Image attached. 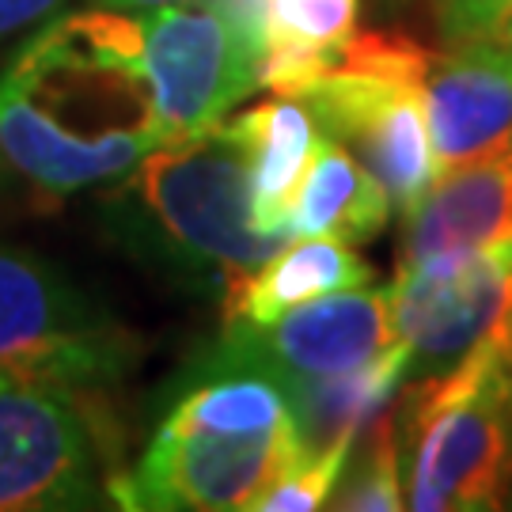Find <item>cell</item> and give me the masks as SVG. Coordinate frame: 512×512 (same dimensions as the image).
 Wrapping results in <instances>:
<instances>
[{
	"mask_svg": "<svg viewBox=\"0 0 512 512\" xmlns=\"http://www.w3.org/2000/svg\"><path fill=\"white\" fill-rule=\"evenodd\" d=\"M512 247V141L437 175L403 209L395 270H440Z\"/></svg>",
	"mask_w": 512,
	"mask_h": 512,
	"instance_id": "obj_12",
	"label": "cell"
},
{
	"mask_svg": "<svg viewBox=\"0 0 512 512\" xmlns=\"http://www.w3.org/2000/svg\"><path fill=\"white\" fill-rule=\"evenodd\" d=\"M505 509H512V478H509V490H505Z\"/></svg>",
	"mask_w": 512,
	"mask_h": 512,
	"instance_id": "obj_25",
	"label": "cell"
},
{
	"mask_svg": "<svg viewBox=\"0 0 512 512\" xmlns=\"http://www.w3.org/2000/svg\"><path fill=\"white\" fill-rule=\"evenodd\" d=\"M410 76L429 114L437 175L512 141V65L486 42L414 46Z\"/></svg>",
	"mask_w": 512,
	"mask_h": 512,
	"instance_id": "obj_11",
	"label": "cell"
},
{
	"mask_svg": "<svg viewBox=\"0 0 512 512\" xmlns=\"http://www.w3.org/2000/svg\"><path fill=\"white\" fill-rule=\"evenodd\" d=\"M160 145L137 12H57L0 73V156L46 202L114 183Z\"/></svg>",
	"mask_w": 512,
	"mask_h": 512,
	"instance_id": "obj_1",
	"label": "cell"
},
{
	"mask_svg": "<svg viewBox=\"0 0 512 512\" xmlns=\"http://www.w3.org/2000/svg\"><path fill=\"white\" fill-rule=\"evenodd\" d=\"M304 452L311 448L300 425L236 429L167 406L141 459L110 475V505L137 512L251 509Z\"/></svg>",
	"mask_w": 512,
	"mask_h": 512,
	"instance_id": "obj_6",
	"label": "cell"
},
{
	"mask_svg": "<svg viewBox=\"0 0 512 512\" xmlns=\"http://www.w3.org/2000/svg\"><path fill=\"white\" fill-rule=\"evenodd\" d=\"M421 4L433 19L440 42L459 46V42H478L512 0H421Z\"/></svg>",
	"mask_w": 512,
	"mask_h": 512,
	"instance_id": "obj_19",
	"label": "cell"
},
{
	"mask_svg": "<svg viewBox=\"0 0 512 512\" xmlns=\"http://www.w3.org/2000/svg\"><path fill=\"white\" fill-rule=\"evenodd\" d=\"M395 342L391 289H346L277 315L270 323L228 319L217 338L194 353L179 380L217 372H258L296 391L372 365Z\"/></svg>",
	"mask_w": 512,
	"mask_h": 512,
	"instance_id": "obj_8",
	"label": "cell"
},
{
	"mask_svg": "<svg viewBox=\"0 0 512 512\" xmlns=\"http://www.w3.org/2000/svg\"><path fill=\"white\" fill-rule=\"evenodd\" d=\"M148 84L167 141L220 126L236 103L262 88V42L220 0H175L141 8Z\"/></svg>",
	"mask_w": 512,
	"mask_h": 512,
	"instance_id": "obj_9",
	"label": "cell"
},
{
	"mask_svg": "<svg viewBox=\"0 0 512 512\" xmlns=\"http://www.w3.org/2000/svg\"><path fill=\"white\" fill-rule=\"evenodd\" d=\"M357 429H346L338 437H330L323 448H311L296 459L274 486H266L262 494L251 501V512H311L327 509L334 486L342 482L349 463V448H353Z\"/></svg>",
	"mask_w": 512,
	"mask_h": 512,
	"instance_id": "obj_18",
	"label": "cell"
},
{
	"mask_svg": "<svg viewBox=\"0 0 512 512\" xmlns=\"http://www.w3.org/2000/svg\"><path fill=\"white\" fill-rule=\"evenodd\" d=\"M247 148V183H251V217L262 232L293 239L285 228V209L293 202L308 160L319 141V122L293 95H277L270 103L228 118Z\"/></svg>",
	"mask_w": 512,
	"mask_h": 512,
	"instance_id": "obj_15",
	"label": "cell"
},
{
	"mask_svg": "<svg viewBox=\"0 0 512 512\" xmlns=\"http://www.w3.org/2000/svg\"><path fill=\"white\" fill-rule=\"evenodd\" d=\"M478 42L494 46L497 54H501V57H505V61L512 65V4L505 8V12H501V16L494 19V23H490V31H486V35L478 38Z\"/></svg>",
	"mask_w": 512,
	"mask_h": 512,
	"instance_id": "obj_21",
	"label": "cell"
},
{
	"mask_svg": "<svg viewBox=\"0 0 512 512\" xmlns=\"http://www.w3.org/2000/svg\"><path fill=\"white\" fill-rule=\"evenodd\" d=\"M69 4L73 0H0V42L46 23L50 16L65 12Z\"/></svg>",
	"mask_w": 512,
	"mask_h": 512,
	"instance_id": "obj_20",
	"label": "cell"
},
{
	"mask_svg": "<svg viewBox=\"0 0 512 512\" xmlns=\"http://www.w3.org/2000/svg\"><path fill=\"white\" fill-rule=\"evenodd\" d=\"M391 194L346 145L319 133L308 171L285 209L289 236H334L368 243L391 220Z\"/></svg>",
	"mask_w": 512,
	"mask_h": 512,
	"instance_id": "obj_14",
	"label": "cell"
},
{
	"mask_svg": "<svg viewBox=\"0 0 512 512\" xmlns=\"http://www.w3.org/2000/svg\"><path fill=\"white\" fill-rule=\"evenodd\" d=\"M403 4H410V0H384V8H391V12H395V8H403Z\"/></svg>",
	"mask_w": 512,
	"mask_h": 512,
	"instance_id": "obj_24",
	"label": "cell"
},
{
	"mask_svg": "<svg viewBox=\"0 0 512 512\" xmlns=\"http://www.w3.org/2000/svg\"><path fill=\"white\" fill-rule=\"evenodd\" d=\"M414 46L418 38L399 31L353 35L327 73L296 95L319 129L384 183L395 209L414 205L437 179L429 114L410 76Z\"/></svg>",
	"mask_w": 512,
	"mask_h": 512,
	"instance_id": "obj_5",
	"label": "cell"
},
{
	"mask_svg": "<svg viewBox=\"0 0 512 512\" xmlns=\"http://www.w3.org/2000/svg\"><path fill=\"white\" fill-rule=\"evenodd\" d=\"M4 186H8V164H4V156H0V194H4Z\"/></svg>",
	"mask_w": 512,
	"mask_h": 512,
	"instance_id": "obj_23",
	"label": "cell"
},
{
	"mask_svg": "<svg viewBox=\"0 0 512 512\" xmlns=\"http://www.w3.org/2000/svg\"><path fill=\"white\" fill-rule=\"evenodd\" d=\"M361 0H266L262 88L300 95L342 57L357 35Z\"/></svg>",
	"mask_w": 512,
	"mask_h": 512,
	"instance_id": "obj_16",
	"label": "cell"
},
{
	"mask_svg": "<svg viewBox=\"0 0 512 512\" xmlns=\"http://www.w3.org/2000/svg\"><path fill=\"white\" fill-rule=\"evenodd\" d=\"M346 482L334 486L330 509L342 512H399L406 509L403 490V463H399V437H395V421L391 414L380 418V425L368 437L365 456L357 459V467L346 463Z\"/></svg>",
	"mask_w": 512,
	"mask_h": 512,
	"instance_id": "obj_17",
	"label": "cell"
},
{
	"mask_svg": "<svg viewBox=\"0 0 512 512\" xmlns=\"http://www.w3.org/2000/svg\"><path fill=\"white\" fill-rule=\"evenodd\" d=\"M512 327L456 368L406 380L391 406L406 505L418 512L505 509L512 478Z\"/></svg>",
	"mask_w": 512,
	"mask_h": 512,
	"instance_id": "obj_3",
	"label": "cell"
},
{
	"mask_svg": "<svg viewBox=\"0 0 512 512\" xmlns=\"http://www.w3.org/2000/svg\"><path fill=\"white\" fill-rule=\"evenodd\" d=\"M391 323L410 349L406 380L456 368L478 342L512 327V247L440 270H395Z\"/></svg>",
	"mask_w": 512,
	"mask_h": 512,
	"instance_id": "obj_10",
	"label": "cell"
},
{
	"mask_svg": "<svg viewBox=\"0 0 512 512\" xmlns=\"http://www.w3.org/2000/svg\"><path fill=\"white\" fill-rule=\"evenodd\" d=\"M509 353H512V346H509Z\"/></svg>",
	"mask_w": 512,
	"mask_h": 512,
	"instance_id": "obj_26",
	"label": "cell"
},
{
	"mask_svg": "<svg viewBox=\"0 0 512 512\" xmlns=\"http://www.w3.org/2000/svg\"><path fill=\"white\" fill-rule=\"evenodd\" d=\"M99 8H118V12H141V8H160V4H175V0H88Z\"/></svg>",
	"mask_w": 512,
	"mask_h": 512,
	"instance_id": "obj_22",
	"label": "cell"
},
{
	"mask_svg": "<svg viewBox=\"0 0 512 512\" xmlns=\"http://www.w3.org/2000/svg\"><path fill=\"white\" fill-rule=\"evenodd\" d=\"M141 365V338L46 258L0 247V376L107 391Z\"/></svg>",
	"mask_w": 512,
	"mask_h": 512,
	"instance_id": "obj_4",
	"label": "cell"
},
{
	"mask_svg": "<svg viewBox=\"0 0 512 512\" xmlns=\"http://www.w3.org/2000/svg\"><path fill=\"white\" fill-rule=\"evenodd\" d=\"M107 236L167 281L224 296L289 239L251 217L247 148L236 126H220L148 152L103 186Z\"/></svg>",
	"mask_w": 512,
	"mask_h": 512,
	"instance_id": "obj_2",
	"label": "cell"
},
{
	"mask_svg": "<svg viewBox=\"0 0 512 512\" xmlns=\"http://www.w3.org/2000/svg\"><path fill=\"white\" fill-rule=\"evenodd\" d=\"M372 281H376V270L346 239L293 236V243H281L258 270H251L224 296V323L228 319L270 323L319 296L365 289Z\"/></svg>",
	"mask_w": 512,
	"mask_h": 512,
	"instance_id": "obj_13",
	"label": "cell"
},
{
	"mask_svg": "<svg viewBox=\"0 0 512 512\" xmlns=\"http://www.w3.org/2000/svg\"><path fill=\"white\" fill-rule=\"evenodd\" d=\"M88 403V391L0 376V512L107 505L114 437Z\"/></svg>",
	"mask_w": 512,
	"mask_h": 512,
	"instance_id": "obj_7",
	"label": "cell"
}]
</instances>
